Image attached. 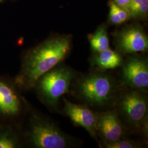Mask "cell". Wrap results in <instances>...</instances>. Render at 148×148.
Instances as JSON below:
<instances>
[{
	"label": "cell",
	"mask_w": 148,
	"mask_h": 148,
	"mask_svg": "<svg viewBox=\"0 0 148 148\" xmlns=\"http://www.w3.org/2000/svg\"><path fill=\"white\" fill-rule=\"evenodd\" d=\"M117 51L122 54L145 52L148 49V38L143 27L134 23L123 27L114 35Z\"/></svg>",
	"instance_id": "7"
},
{
	"label": "cell",
	"mask_w": 148,
	"mask_h": 148,
	"mask_svg": "<svg viewBox=\"0 0 148 148\" xmlns=\"http://www.w3.org/2000/svg\"><path fill=\"white\" fill-rule=\"evenodd\" d=\"M128 10L131 19L146 20L148 14V0H132Z\"/></svg>",
	"instance_id": "15"
},
{
	"label": "cell",
	"mask_w": 148,
	"mask_h": 148,
	"mask_svg": "<svg viewBox=\"0 0 148 148\" xmlns=\"http://www.w3.org/2000/svg\"><path fill=\"white\" fill-rule=\"evenodd\" d=\"M90 48L94 53H99L109 48V39L107 27L102 24L94 33L88 36Z\"/></svg>",
	"instance_id": "12"
},
{
	"label": "cell",
	"mask_w": 148,
	"mask_h": 148,
	"mask_svg": "<svg viewBox=\"0 0 148 148\" xmlns=\"http://www.w3.org/2000/svg\"><path fill=\"white\" fill-rule=\"evenodd\" d=\"M97 134L102 145L113 143L125 137L126 132L116 110H108L97 114Z\"/></svg>",
	"instance_id": "8"
},
{
	"label": "cell",
	"mask_w": 148,
	"mask_h": 148,
	"mask_svg": "<svg viewBox=\"0 0 148 148\" xmlns=\"http://www.w3.org/2000/svg\"><path fill=\"white\" fill-rule=\"evenodd\" d=\"M21 145L17 134L8 127H0V148H19Z\"/></svg>",
	"instance_id": "14"
},
{
	"label": "cell",
	"mask_w": 148,
	"mask_h": 148,
	"mask_svg": "<svg viewBox=\"0 0 148 148\" xmlns=\"http://www.w3.org/2000/svg\"><path fill=\"white\" fill-rule=\"evenodd\" d=\"M77 76L76 71L62 63L41 76L35 88L40 100L52 110H56L59 99L69 92L72 82Z\"/></svg>",
	"instance_id": "2"
},
{
	"label": "cell",
	"mask_w": 148,
	"mask_h": 148,
	"mask_svg": "<svg viewBox=\"0 0 148 148\" xmlns=\"http://www.w3.org/2000/svg\"><path fill=\"white\" fill-rule=\"evenodd\" d=\"M76 90L79 97L88 104L103 107L116 100L117 85L110 74L96 71L77 79Z\"/></svg>",
	"instance_id": "3"
},
{
	"label": "cell",
	"mask_w": 148,
	"mask_h": 148,
	"mask_svg": "<svg viewBox=\"0 0 148 148\" xmlns=\"http://www.w3.org/2000/svg\"><path fill=\"white\" fill-rule=\"evenodd\" d=\"M72 48L71 35H56L29 50L25 55L16 84L23 90L32 89L38 79L68 57Z\"/></svg>",
	"instance_id": "1"
},
{
	"label": "cell",
	"mask_w": 148,
	"mask_h": 148,
	"mask_svg": "<svg viewBox=\"0 0 148 148\" xmlns=\"http://www.w3.org/2000/svg\"><path fill=\"white\" fill-rule=\"evenodd\" d=\"M22 111V101L13 86L0 79V115L12 117Z\"/></svg>",
	"instance_id": "10"
},
{
	"label": "cell",
	"mask_w": 148,
	"mask_h": 148,
	"mask_svg": "<svg viewBox=\"0 0 148 148\" xmlns=\"http://www.w3.org/2000/svg\"><path fill=\"white\" fill-rule=\"evenodd\" d=\"M145 92L130 89L117 95V112L130 127L148 132V103Z\"/></svg>",
	"instance_id": "5"
},
{
	"label": "cell",
	"mask_w": 148,
	"mask_h": 148,
	"mask_svg": "<svg viewBox=\"0 0 148 148\" xmlns=\"http://www.w3.org/2000/svg\"><path fill=\"white\" fill-rule=\"evenodd\" d=\"M116 5L126 9H128L132 0H112Z\"/></svg>",
	"instance_id": "17"
},
{
	"label": "cell",
	"mask_w": 148,
	"mask_h": 148,
	"mask_svg": "<svg viewBox=\"0 0 148 148\" xmlns=\"http://www.w3.org/2000/svg\"><path fill=\"white\" fill-rule=\"evenodd\" d=\"M109 23L111 25H119L131 19L128 10L116 5L112 0L109 2Z\"/></svg>",
	"instance_id": "13"
},
{
	"label": "cell",
	"mask_w": 148,
	"mask_h": 148,
	"mask_svg": "<svg viewBox=\"0 0 148 148\" xmlns=\"http://www.w3.org/2000/svg\"><path fill=\"white\" fill-rule=\"evenodd\" d=\"M123 59L122 55L110 48L99 53H95L90 59V64L101 70L116 69L121 66Z\"/></svg>",
	"instance_id": "11"
},
{
	"label": "cell",
	"mask_w": 148,
	"mask_h": 148,
	"mask_svg": "<svg viewBox=\"0 0 148 148\" xmlns=\"http://www.w3.org/2000/svg\"><path fill=\"white\" fill-rule=\"evenodd\" d=\"M121 85L146 92L148 88V60L145 57L133 55L123 60L121 66Z\"/></svg>",
	"instance_id": "6"
},
{
	"label": "cell",
	"mask_w": 148,
	"mask_h": 148,
	"mask_svg": "<svg viewBox=\"0 0 148 148\" xmlns=\"http://www.w3.org/2000/svg\"><path fill=\"white\" fill-rule=\"evenodd\" d=\"M103 146L106 148H138L142 147V144L137 141L124 137L115 142L103 144Z\"/></svg>",
	"instance_id": "16"
},
{
	"label": "cell",
	"mask_w": 148,
	"mask_h": 148,
	"mask_svg": "<svg viewBox=\"0 0 148 148\" xmlns=\"http://www.w3.org/2000/svg\"><path fill=\"white\" fill-rule=\"evenodd\" d=\"M27 138L32 147L37 148H68L75 145V140L57 125L37 114L30 119Z\"/></svg>",
	"instance_id": "4"
},
{
	"label": "cell",
	"mask_w": 148,
	"mask_h": 148,
	"mask_svg": "<svg viewBox=\"0 0 148 148\" xmlns=\"http://www.w3.org/2000/svg\"><path fill=\"white\" fill-rule=\"evenodd\" d=\"M64 111L76 125L83 127L90 136L98 140L97 134V114L83 105L74 104L63 98Z\"/></svg>",
	"instance_id": "9"
}]
</instances>
